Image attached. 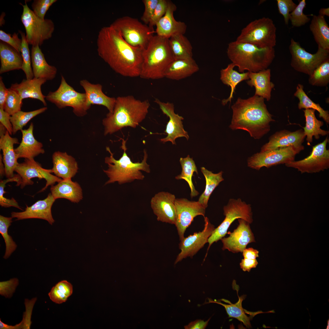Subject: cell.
<instances>
[{
	"label": "cell",
	"instance_id": "obj_1",
	"mask_svg": "<svg viewBox=\"0 0 329 329\" xmlns=\"http://www.w3.org/2000/svg\"><path fill=\"white\" fill-rule=\"evenodd\" d=\"M97 46L99 56L115 72L125 77L140 76L144 50L128 44L111 25L99 31Z\"/></svg>",
	"mask_w": 329,
	"mask_h": 329
},
{
	"label": "cell",
	"instance_id": "obj_2",
	"mask_svg": "<svg viewBox=\"0 0 329 329\" xmlns=\"http://www.w3.org/2000/svg\"><path fill=\"white\" fill-rule=\"evenodd\" d=\"M233 115L229 127L248 132L255 139L261 138L270 130L275 120L267 110L264 98L254 95L246 99L239 97L232 106Z\"/></svg>",
	"mask_w": 329,
	"mask_h": 329
},
{
	"label": "cell",
	"instance_id": "obj_3",
	"mask_svg": "<svg viewBox=\"0 0 329 329\" xmlns=\"http://www.w3.org/2000/svg\"><path fill=\"white\" fill-rule=\"evenodd\" d=\"M150 106L148 100L141 101L132 95L119 96L112 113L102 120L104 134H111L123 128H136L146 118Z\"/></svg>",
	"mask_w": 329,
	"mask_h": 329
},
{
	"label": "cell",
	"instance_id": "obj_4",
	"mask_svg": "<svg viewBox=\"0 0 329 329\" xmlns=\"http://www.w3.org/2000/svg\"><path fill=\"white\" fill-rule=\"evenodd\" d=\"M122 140L121 147L123 150V153L119 159L115 158L114 154L109 147H106V150L110 154V156L105 158V163L108 164V168L107 170H103V171L109 178L105 185L115 182L122 185L131 182L135 180H143L145 176L141 171L148 173L150 172V166L147 162L148 154L146 150H144V155L142 161L133 162L126 152L127 140L123 139Z\"/></svg>",
	"mask_w": 329,
	"mask_h": 329
},
{
	"label": "cell",
	"instance_id": "obj_5",
	"mask_svg": "<svg viewBox=\"0 0 329 329\" xmlns=\"http://www.w3.org/2000/svg\"><path fill=\"white\" fill-rule=\"evenodd\" d=\"M227 54L239 71L257 72L267 69L275 57L274 48H262L236 40L229 43Z\"/></svg>",
	"mask_w": 329,
	"mask_h": 329
},
{
	"label": "cell",
	"instance_id": "obj_6",
	"mask_svg": "<svg viewBox=\"0 0 329 329\" xmlns=\"http://www.w3.org/2000/svg\"><path fill=\"white\" fill-rule=\"evenodd\" d=\"M143 61L140 77L157 80L164 77L165 71L174 60L168 39L154 35L143 52Z\"/></svg>",
	"mask_w": 329,
	"mask_h": 329
},
{
	"label": "cell",
	"instance_id": "obj_7",
	"mask_svg": "<svg viewBox=\"0 0 329 329\" xmlns=\"http://www.w3.org/2000/svg\"><path fill=\"white\" fill-rule=\"evenodd\" d=\"M276 32L273 20L264 17L249 23L242 30L236 40L260 48H274L276 43Z\"/></svg>",
	"mask_w": 329,
	"mask_h": 329
},
{
	"label": "cell",
	"instance_id": "obj_8",
	"mask_svg": "<svg viewBox=\"0 0 329 329\" xmlns=\"http://www.w3.org/2000/svg\"><path fill=\"white\" fill-rule=\"evenodd\" d=\"M111 25L128 44L143 50L147 48L155 32L137 19L129 16L118 18Z\"/></svg>",
	"mask_w": 329,
	"mask_h": 329
},
{
	"label": "cell",
	"instance_id": "obj_9",
	"mask_svg": "<svg viewBox=\"0 0 329 329\" xmlns=\"http://www.w3.org/2000/svg\"><path fill=\"white\" fill-rule=\"evenodd\" d=\"M21 20L26 30V37L28 44L32 46H41L45 40L50 38L55 29L53 21L50 19L42 20L34 13L26 2L23 5Z\"/></svg>",
	"mask_w": 329,
	"mask_h": 329
},
{
	"label": "cell",
	"instance_id": "obj_10",
	"mask_svg": "<svg viewBox=\"0 0 329 329\" xmlns=\"http://www.w3.org/2000/svg\"><path fill=\"white\" fill-rule=\"evenodd\" d=\"M45 98L59 108L72 107L73 112L78 116H84L89 109L86 104V94L76 91L68 84L62 75L58 89L55 91H50Z\"/></svg>",
	"mask_w": 329,
	"mask_h": 329
},
{
	"label": "cell",
	"instance_id": "obj_11",
	"mask_svg": "<svg viewBox=\"0 0 329 329\" xmlns=\"http://www.w3.org/2000/svg\"><path fill=\"white\" fill-rule=\"evenodd\" d=\"M223 210L225 218L219 225L215 228L209 238V246L205 257L211 245L224 237L230 225L235 219H242L249 224L253 222V214L250 205L247 204L240 198L230 199L227 204L224 206Z\"/></svg>",
	"mask_w": 329,
	"mask_h": 329
},
{
	"label": "cell",
	"instance_id": "obj_12",
	"mask_svg": "<svg viewBox=\"0 0 329 329\" xmlns=\"http://www.w3.org/2000/svg\"><path fill=\"white\" fill-rule=\"evenodd\" d=\"M289 49L291 55V65L295 70L310 75L322 63L329 59V50L318 47L313 54L307 51L299 43L291 39Z\"/></svg>",
	"mask_w": 329,
	"mask_h": 329
},
{
	"label": "cell",
	"instance_id": "obj_13",
	"mask_svg": "<svg viewBox=\"0 0 329 329\" xmlns=\"http://www.w3.org/2000/svg\"><path fill=\"white\" fill-rule=\"evenodd\" d=\"M329 142L327 136L323 142L313 147L310 155L300 160L294 161L285 164L288 167L297 169L301 173H313L323 171L329 168Z\"/></svg>",
	"mask_w": 329,
	"mask_h": 329
},
{
	"label": "cell",
	"instance_id": "obj_14",
	"mask_svg": "<svg viewBox=\"0 0 329 329\" xmlns=\"http://www.w3.org/2000/svg\"><path fill=\"white\" fill-rule=\"evenodd\" d=\"M21 177V182L20 188L23 189L27 185H32L34 182L31 179L34 178L39 179H44L46 181L45 186L39 191L41 192L45 190L49 186L54 185L62 179L51 173V169H46L42 167L41 165L35 161L34 158L25 159L24 161L19 163L15 169Z\"/></svg>",
	"mask_w": 329,
	"mask_h": 329
},
{
	"label": "cell",
	"instance_id": "obj_15",
	"mask_svg": "<svg viewBox=\"0 0 329 329\" xmlns=\"http://www.w3.org/2000/svg\"><path fill=\"white\" fill-rule=\"evenodd\" d=\"M297 154L292 147L260 151L248 158L247 165L250 168L257 170L264 167L268 168L295 161Z\"/></svg>",
	"mask_w": 329,
	"mask_h": 329
},
{
	"label": "cell",
	"instance_id": "obj_16",
	"mask_svg": "<svg viewBox=\"0 0 329 329\" xmlns=\"http://www.w3.org/2000/svg\"><path fill=\"white\" fill-rule=\"evenodd\" d=\"M175 204L176 214L175 225L181 241L184 238L186 228L194 218L200 215L205 217L206 208L198 201H189L184 198L176 199Z\"/></svg>",
	"mask_w": 329,
	"mask_h": 329
},
{
	"label": "cell",
	"instance_id": "obj_17",
	"mask_svg": "<svg viewBox=\"0 0 329 329\" xmlns=\"http://www.w3.org/2000/svg\"><path fill=\"white\" fill-rule=\"evenodd\" d=\"M204 226L203 231L194 232L184 238L179 244L181 251L178 255L175 264L187 257H192L208 242V239L215 229L207 217H204Z\"/></svg>",
	"mask_w": 329,
	"mask_h": 329
},
{
	"label": "cell",
	"instance_id": "obj_18",
	"mask_svg": "<svg viewBox=\"0 0 329 329\" xmlns=\"http://www.w3.org/2000/svg\"><path fill=\"white\" fill-rule=\"evenodd\" d=\"M306 137L302 129L293 132L286 129L277 131L269 137V141L261 147L260 151L292 147L298 154L304 149L302 143Z\"/></svg>",
	"mask_w": 329,
	"mask_h": 329
},
{
	"label": "cell",
	"instance_id": "obj_19",
	"mask_svg": "<svg viewBox=\"0 0 329 329\" xmlns=\"http://www.w3.org/2000/svg\"><path fill=\"white\" fill-rule=\"evenodd\" d=\"M154 102L159 105L163 113L169 119L164 131L167 136L160 139L161 141L163 143L170 141L172 144L175 145V140L178 138L185 137L188 140L189 137L188 133L183 128L182 121L184 118L175 113L173 104L169 102H162L157 98L155 99Z\"/></svg>",
	"mask_w": 329,
	"mask_h": 329
},
{
	"label": "cell",
	"instance_id": "obj_20",
	"mask_svg": "<svg viewBox=\"0 0 329 329\" xmlns=\"http://www.w3.org/2000/svg\"><path fill=\"white\" fill-rule=\"evenodd\" d=\"M238 221L239 224L237 228L228 237L221 239L223 250L228 249L234 253H242L248 244L255 242L250 224L242 219H238Z\"/></svg>",
	"mask_w": 329,
	"mask_h": 329
},
{
	"label": "cell",
	"instance_id": "obj_21",
	"mask_svg": "<svg viewBox=\"0 0 329 329\" xmlns=\"http://www.w3.org/2000/svg\"><path fill=\"white\" fill-rule=\"evenodd\" d=\"M175 199L174 195L163 191L158 193L151 198L150 207L158 221L175 225Z\"/></svg>",
	"mask_w": 329,
	"mask_h": 329
},
{
	"label": "cell",
	"instance_id": "obj_22",
	"mask_svg": "<svg viewBox=\"0 0 329 329\" xmlns=\"http://www.w3.org/2000/svg\"><path fill=\"white\" fill-rule=\"evenodd\" d=\"M55 200L51 193H49L45 199L39 200L30 207L27 205L23 211L12 212L11 217L16 218V220L31 218L42 219L47 221L52 225L55 220L52 216L51 208Z\"/></svg>",
	"mask_w": 329,
	"mask_h": 329
},
{
	"label": "cell",
	"instance_id": "obj_23",
	"mask_svg": "<svg viewBox=\"0 0 329 329\" xmlns=\"http://www.w3.org/2000/svg\"><path fill=\"white\" fill-rule=\"evenodd\" d=\"M176 9L175 4L168 0L166 12L156 25L157 35L169 39L174 35L185 33L187 28L186 23L176 20L174 17V13Z\"/></svg>",
	"mask_w": 329,
	"mask_h": 329
},
{
	"label": "cell",
	"instance_id": "obj_24",
	"mask_svg": "<svg viewBox=\"0 0 329 329\" xmlns=\"http://www.w3.org/2000/svg\"><path fill=\"white\" fill-rule=\"evenodd\" d=\"M34 124L31 122L29 127L26 129H22V139L19 145L15 149L18 158H34L45 150L42 143L37 140L33 134Z\"/></svg>",
	"mask_w": 329,
	"mask_h": 329
},
{
	"label": "cell",
	"instance_id": "obj_25",
	"mask_svg": "<svg viewBox=\"0 0 329 329\" xmlns=\"http://www.w3.org/2000/svg\"><path fill=\"white\" fill-rule=\"evenodd\" d=\"M80 83L85 91L87 105L89 109L91 104L101 105L105 107L109 113L113 112L116 98L108 97L104 94L101 85L92 83L86 80H81Z\"/></svg>",
	"mask_w": 329,
	"mask_h": 329
},
{
	"label": "cell",
	"instance_id": "obj_26",
	"mask_svg": "<svg viewBox=\"0 0 329 329\" xmlns=\"http://www.w3.org/2000/svg\"><path fill=\"white\" fill-rule=\"evenodd\" d=\"M52 172L58 177L62 179H71L78 172L77 162L73 157L65 152H55L52 154Z\"/></svg>",
	"mask_w": 329,
	"mask_h": 329
},
{
	"label": "cell",
	"instance_id": "obj_27",
	"mask_svg": "<svg viewBox=\"0 0 329 329\" xmlns=\"http://www.w3.org/2000/svg\"><path fill=\"white\" fill-rule=\"evenodd\" d=\"M7 131L0 138V149L3 153V161L5 167V175L7 178L13 177L15 169L18 164V159L14 148L15 144L19 143L18 139L12 137Z\"/></svg>",
	"mask_w": 329,
	"mask_h": 329
},
{
	"label": "cell",
	"instance_id": "obj_28",
	"mask_svg": "<svg viewBox=\"0 0 329 329\" xmlns=\"http://www.w3.org/2000/svg\"><path fill=\"white\" fill-rule=\"evenodd\" d=\"M51 193L56 200L64 198L72 202L78 203L82 200V189L79 184L71 179H62L55 185L51 186Z\"/></svg>",
	"mask_w": 329,
	"mask_h": 329
},
{
	"label": "cell",
	"instance_id": "obj_29",
	"mask_svg": "<svg viewBox=\"0 0 329 329\" xmlns=\"http://www.w3.org/2000/svg\"><path fill=\"white\" fill-rule=\"evenodd\" d=\"M46 81L35 77L30 80L23 79L20 83L12 84L10 88L17 92L22 100L28 98L38 99L46 106V96L42 94L41 87Z\"/></svg>",
	"mask_w": 329,
	"mask_h": 329
},
{
	"label": "cell",
	"instance_id": "obj_30",
	"mask_svg": "<svg viewBox=\"0 0 329 329\" xmlns=\"http://www.w3.org/2000/svg\"><path fill=\"white\" fill-rule=\"evenodd\" d=\"M31 61L34 77L51 80L55 77L57 69L49 65L39 46H32Z\"/></svg>",
	"mask_w": 329,
	"mask_h": 329
},
{
	"label": "cell",
	"instance_id": "obj_31",
	"mask_svg": "<svg viewBox=\"0 0 329 329\" xmlns=\"http://www.w3.org/2000/svg\"><path fill=\"white\" fill-rule=\"evenodd\" d=\"M199 70V66L193 58L175 59L167 68L164 77L178 80L190 76Z\"/></svg>",
	"mask_w": 329,
	"mask_h": 329
},
{
	"label": "cell",
	"instance_id": "obj_32",
	"mask_svg": "<svg viewBox=\"0 0 329 329\" xmlns=\"http://www.w3.org/2000/svg\"><path fill=\"white\" fill-rule=\"evenodd\" d=\"M248 76L250 80L247 83L251 87H255V95L269 101L272 90L274 86L270 81V69H267L257 72H249Z\"/></svg>",
	"mask_w": 329,
	"mask_h": 329
},
{
	"label": "cell",
	"instance_id": "obj_33",
	"mask_svg": "<svg viewBox=\"0 0 329 329\" xmlns=\"http://www.w3.org/2000/svg\"><path fill=\"white\" fill-rule=\"evenodd\" d=\"M0 74L22 69L23 59L20 53L6 43L0 41Z\"/></svg>",
	"mask_w": 329,
	"mask_h": 329
},
{
	"label": "cell",
	"instance_id": "obj_34",
	"mask_svg": "<svg viewBox=\"0 0 329 329\" xmlns=\"http://www.w3.org/2000/svg\"><path fill=\"white\" fill-rule=\"evenodd\" d=\"M315 110L307 109L303 110L305 118V126L303 127V131L306 137L307 144L310 145L313 142V137L318 140L320 136H324L328 135L329 131L322 129L321 127L324 125V122L318 120L315 115Z\"/></svg>",
	"mask_w": 329,
	"mask_h": 329
},
{
	"label": "cell",
	"instance_id": "obj_35",
	"mask_svg": "<svg viewBox=\"0 0 329 329\" xmlns=\"http://www.w3.org/2000/svg\"><path fill=\"white\" fill-rule=\"evenodd\" d=\"M310 29L318 47L329 50V27L324 16L313 15Z\"/></svg>",
	"mask_w": 329,
	"mask_h": 329
},
{
	"label": "cell",
	"instance_id": "obj_36",
	"mask_svg": "<svg viewBox=\"0 0 329 329\" xmlns=\"http://www.w3.org/2000/svg\"><path fill=\"white\" fill-rule=\"evenodd\" d=\"M174 60L193 58V47L188 39L182 34L174 35L168 39Z\"/></svg>",
	"mask_w": 329,
	"mask_h": 329
},
{
	"label": "cell",
	"instance_id": "obj_37",
	"mask_svg": "<svg viewBox=\"0 0 329 329\" xmlns=\"http://www.w3.org/2000/svg\"><path fill=\"white\" fill-rule=\"evenodd\" d=\"M245 295L240 297L238 296L239 300L234 304L232 303L229 301L223 299L221 300L228 304H225L219 300H213L210 299H208V302L206 303H215L221 305L225 307L229 317L237 319L242 322L246 327L249 328L251 327L250 317L246 315V311L242 308V302L245 299Z\"/></svg>",
	"mask_w": 329,
	"mask_h": 329
},
{
	"label": "cell",
	"instance_id": "obj_38",
	"mask_svg": "<svg viewBox=\"0 0 329 329\" xmlns=\"http://www.w3.org/2000/svg\"><path fill=\"white\" fill-rule=\"evenodd\" d=\"M235 66L232 63L228 65L226 68L222 69L220 71V79L225 84L230 86L231 92L229 97L226 99H223L222 104L225 105L228 101L231 102L233 98L236 86L241 82L249 79V72L240 73L234 70Z\"/></svg>",
	"mask_w": 329,
	"mask_h": 329
},
{
	"label": "cell",
	"instance_id": "obj_39",
	"mask_svg": "<svg viewBox=\"0 0 329 329\" xmlns=\"http://www.w3.org/2000/svg\"><path fill=\"white\" fill-rule=\"evenodd\" d=\"M201 170L205 179L206 184L205 190L200 196L198 201L206 208L208 206V201L211 193L224 179L222 177V171L214 173L204 167L201 168Z\"/></svg>",
	"mask_w": 329,
	"mask_h": 329
},
{
	"label": "cell",
	"instance_id": "obj_40",
	"mask_svg": "<svg viewBox=\"0 0 329 329\" xmlns=\"http://www.w3.org/2000/svg\"><path fill=\"white\" fill-rule=\"evenodd\" d=\"M302 85L298 84L294 96L299 100L298 108L299 109H312L317 110L319 113V117L322 118L328 124H329V112L324 109L319 104L312 101L307 95L303 90Z\"/></svg>",
	"mask_w": 329,
	"mask_h": 329
},
{
	"label": "cell",
	"instance_id": "obj_41",
	"mask_svg": "<svg viewBox=\"0 0 329 329\" xmlns=\"http://www.w3.org/2000/svg\"><path fill=\"white\" fill-rule=\"evenodd\" d=\"M179 161L182 171L181 174L176 176L175 178L178 180L183 179L186 181L190 187V196L192 198L199 193L195 189L192 180L193 173L195 172L197 174L198 173L197 167L193 158L190 157L189 155L185 158L181 157Z\"/></svg>",
	"mask_w": 329,
	"mask_h": 329
},
{
	"label": "cell",
	"instance_id": "obj_42",
	"mask_svg": "<svg viewBox=\"0 0 329 329\" xmlns=\"http://www.w3.org/2000/svg\"><path fill=\"white\" fill-rule=\"evenodd\" d=\"M47 107H44L34 111L25 112L20 111L10 116V121L12 126V134H15L23 128L32 118L45 111Z\"/></svg>",
	"mask_w": 329,
	"mask_h": 329
},
{
	"label": "cell",
	"instance_id": "obj_43",
	"mask_svg": "<svg viewBox=\"0 0 329 329\" xmlns=\"http://www.w3.org/2000/svg\"><path fill=\"white\" fill-rule=\"evenodd\" d=\"M73 292L72 285L64 280L53 287L48 294L51 300L55 303L60 304L65 302Z\"/></svg>",
	"mask_w": 329,
	"mask_h": 329
},
{
	"label": "cell",
	"instance_id": "obj_44",
	"mask_svg": "<svg viewBox=\"0 0 329 329\" xmlns=\"http://www.w3.org/2000/svg\"><path fill=\"white\" fill-rule=\"evenodd\" d=\"M12 218L5 217L0 215V233L2 236L5 244V251L3 258H8L16 249L17 245L12 237L8 233L9 227L12 222Z\"/></svg>",
	"mask_w": 329,
	"mask_h": 329
},
{
	"label": "cell",
	"instance_id": "obj_45",
	"mask_svg": "<svg viewBox=\"0 0 329 329\" xmlns=\"http://www.w3.org/2000/svg\"><path fill=\"white\" fill-rule=\"evenodd\" d=\"M309 76L308 82L311 85L326 86L329 83V59L320 65Z\"/></svg>",
	"mask_w": 329,
	"mask_h": 329
},
{
	"label": "cell",
	"instance_id": "obj_46",
	"mask_svg": "<svg viewBox=\"0 0 329 329\" xmlns=\"http://www.w3.org/2000/svg\"><path fill=\"white\" fill-rule=\"evenodd\" d=\"M36 300V298H33L31 300L27 299H25L26 311L24 313L23 320L20 323L14 326L9 325L3 323L0 319V329H30L31 323V317L32 309Z\"/></svg>",
	"mask_w": 329,
	"mask_h": 329
},
{
	"label": "cell",
	"instance_id": "obj_47",
	"mask_svg": "<svg viewBox=\"0 0 329 329\" xmlns=\"http://www.w3.org/2000/svg\"><path fill=\"white\" fill-rule=\"evenodd\" d=\"M19 33L20 34L22 39L21 50V54L23 59V64L21 69L24 72L27 79H32L34 76L31 67V60L29 44L27 41L25 33L21 31H19Z\"/></svg>",
	"mask_w": 329,
	"mask_h": 329
},
{
	"label": "cell",
	"instance_id": "obj_48",
	"mask_svg": "<svg viewBox=\"0 0 329 329\" xmlns=\"http://www.w3.org/2000/svg\"><path fill=\"white\" fill-rule=\"evenodd\" d=\"M22 99L19 95L10 88L8 89L4 110L10 116L21 111Z\"/></svg>",
	"mask_w": 329,
	"mask_h": 329
},
{
	"label": "cell",
	"instance_id": "obj_49",
	"mask_svg": "<svg viewBox=\"0 0 329 329\" xmlns=\"http://www.w3.org/2000/svg\"><path fill=\"white\" fill-rule=\"evenodd\" d=\"M306 5L305 0L300 1L295 9L290 14L289 20L294 27H299L305 25L310 20L308 16L303 13Z\"/></svg>",
	"mask_w": 329,
	"mask_h": 329
},
{
	"label": "cell",
	"instance_id": "obj_50",
	"mask_svg": "<svg viewBox=\"0 0 329 329\" xmlns=\"http://www.w3.org/2000/svg\"><path fill=\"white\" fill-rule=\"evenodd\" d=\"M56 0H34L31 6L34 13L40 19L44 20L45 14Z\"/></svg>",
	"mask_w": 329,
	"mask_h": 329
},
{
	"label": "cell",
	"instance_id": "obj_51",
	"mask_svg": "<svg viewBox=\"0 0 329 329\" xmlns=\"http://www.w3.org/2000/svg\"><path fill=\"white\" fill-rule=\"evenodd\" d=\"M279 12L283 16L285 23H288L289 15L295 8L297 5L292 0H277Z\"/></svg>",
	"mask_w": 329,
	"mask_h": 329
},
{
	"label": "cell",
	"instance_id": "obj_52",
	"mask_svg": "<svg viewBox=\"0 0 329 329\" xmlns=\"http://www.w3.org/2000/svg\"><path fill=\"white\" fill-rule=\"evenodd\" d=\"M168 0H159L154 13L148 24V26L154 30V27L165 14L168 6Z\"/></svg>",
	"mask_w": 329,
	"mask_h": 329
},
{
	"label": "cell",
	"instance_id": "obj_53",
	"mask_svg": "<svg viewBox=\"0 0 329 329\" xmlns=\"http://www.w3.org/2000/svg\"><path fill=\"white\" fill-rule=\"evenodd\" d=\"M19 285V280L14 278L0 282V294L6 298H10Z\"/></svg>",
	"mask_w": 329,
	"mask_h": 329
},
{
	"label": "cell",
	"instance_id": "obj_54",
	"mask_svg": "<svg viewBox=\"0 0 329 329\" xmlns=\"http://www.w3.org/2000/svg\"><path fill=\"white\" fill-rule=\"evenodd\" d=\"M0 39L10 45L19 53L21 52L22 39L19 38L18 33H14L11 35L0 30Z\"/></svg>",
	"mask_w": 329,
	"mask_h": 329
},
{
	"label": "cell",
	"instance_id": "obj_55",
	"mask_svg": "<svg viewBox=\"0 0 329 329\" xmlns=\"http://www.w3.org/2000/svg\"><path fill=\"white\" fill-rule=\"evenodd\" d=\"M159 0H143L144 10L141 19L145 24H148Z\"/></svg>",
	"mask_w": 329,
	"mask_h": 329
},
{
	"label": "cell",
	"instance_id": "obj_56",
	"mask_svg": "<svg viewBox=\"0 0 329 329\" xmlns=\"http://www.w3.org/2000/svg\"><path fill=\"white\" fill-rule=\"evenodd\" d=\"M10 115L3 109L0 108V122L10 134H12V126L10 121Z\"/></svg>",
	"mask_w": 329,
	"mask_h": 329
},
{
	"label": "cell",
	"instance_id": "obj_57",
	"mask_svg": "<svg viewBox=\"0 0 329 329\" xmlns=\"http://www.w3.org/2000/svg\"><path fill=\"white\" fill-rule=\"evenodd\" d=\"M258 263L256 259H250L244 258L240 263V268L244 271L249 272L252 268H255Z\"/></svg>",
	"mask_w": 329,
	"mask_h": 329
},
{
	"label": "cell",
	"instance_id": "obj_58",
	"mask_svg": "<svg viewBox=\"0 0 329 329\" xmlns=\"http://www.w3.org/2000/svg\"><path fill=\"white\" fill-rule=\"evenodd\" d=\"M210 318L204 321L201 320H197L190 323L188 325L184 326L185 329H204L208 325Z\"/></svg>",
	"mask_w": 329,
	"mask_h": 329
},
{
	"label": "cell",
	"instance_id": "obj_59",
	"mask_svg": "<svg viewBox=\"0 0 329 329\" xmlns=\"http://www.w3.org/2000/svg\"><path fill=\"white\" fill-rule=\"evenodd\" d=\"M8 89L3 83L2 78L0 77V108L3 109L5 101L7 96Z\"/></svg>",
	"mask_w": 329,
	"mask_h": 329
},
{
	"label": "cell",
	"instance_id": "obj_60",
	"mask_svg": "<svg viewBox=\"0 0 329 329\" xmlns=\"http://www.w3.org/2000/svg\"><path fill=\"white\" fill-rule=\"evenodd\" d=\"M259 251L252 248H246L242 252L244 258L254 259L259 257Z\"/></svg>",
	"mask_w": 329,
	"mask_h": 329
},
{
	"label": "cell",
	"instance_id": "obj_61",
	"mask_svg": "<svg viewBox=\"0 0 329 329\" xmlns=\"http://www.w3.org/2000/svg\"><path fill=\"white\" fill-rule=\"evenodd\" d=\"M0 175L2 177L5 175V167L3 161L2 156L0 154Z\"/></svg>",
	"mask_w": 329,
	"mask_h": 329
},
{
	"label": "cell",
	"instance_id": "obj_62",
	"mask_svg": "<svg viewBox=\"0 0 329 329\" xmlns=\"http://www.w3.org/2000/svg\"><path fill=\"white\" fill-rule=\"evenodd\" d=\"M319 15L324 16H329V8H322L319 11Z\"/></svg>",
	"mask_w": 329,
	"mask_h": 329
},
{
	"label": "cell",
	"instance_id": "obj_63",
	"mask_svg": "<svg viewBox=\"0 0 329 329\" xmlns=\"http://www.w3.org/2000/svg\"><path fill=\"white\" fill-rule=\"evenodd\" d=\"M7 131L6 128L2 124L0 123V137L4 136Z\"/></svg>",
	"mask_w": 329,
	"mask_h": 329
}]
</instances>
